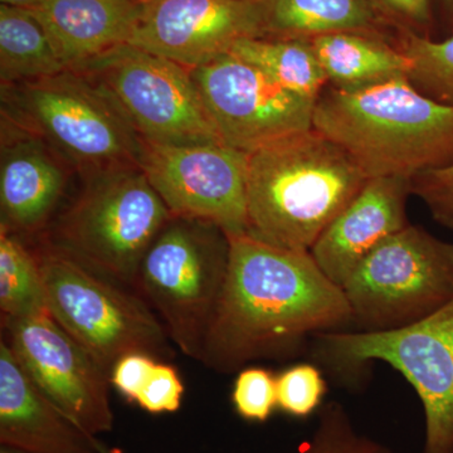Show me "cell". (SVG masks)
Masks as SVG:
<instances>
[{
	"label": "cell",
	"mask_w": 453,
	"mask_h": 453,
	"mask_svg": "<svg viewBox=\"0 0 453 453\" xmlns=\"http://www.w3.org/2000/svg\"><path fill=\"white\" fill-rule=\"evenodd\" d=\"M228 271L199 363L232 374L266 359H292L318 334L347 330L344 291L311 253L229 235Z\"/></svg>",
	"instance_id": "obj_1"
},
{
	"label": "cell",
	"mask_w": 453,
	"mask_h": 453,
	"mask_svg": "<svg viewBox=\"0 0 453 453\" xmlns=\"http://www.w3.org/2000/svg\"><path fill=\"white\" fill-rule=\"evenodd\" d=\"M368 180L356 160L314 127L258 149L247 163L246 234L310 252Z\"/></svg>",
	"instance_id": "obj_2"
},
{
	"label": "cell",
	"mask_w": 453,
	"mask_h": 453,
	"mask_svg": "<svg viewBox=\"0 0 453 453\" xmlns=\"http://www.w3.org/2000/svg\"><path fill=\"white\" fill-rule=\"evenodd\" d=\"M312 127L342 146L368 178L412 179L453 164V106L408 79L357 91L327 88Z\"/></svg>",
	"instance_id": "obj_3"
},
{
	"label": "cell",
	"mask_w": 453,
	"mask_h": 453,
	"mask_svg": "<svg viewBox=\"0 0 453 453\" xmlns=\"http://www.w3.org/2000/svg\"><path fill=\"white\" fill-rule=\"evenodd\" d=\"M310 351L315 365L345 388L359 389L378 360L401 372L425 413L422 453H453V300L399 329L318 334Z\"/></svg>",
	"instance_id": "obj_4"
},
{
	"label": "cell",
	"mask_w": 453,
	"mask_h": 453,
	"mask_svg": "<svg viewBox=\"0 0 453 453\" xmlns=\"http://www.w3.org/2000/svg\"><path fill=\"white\" fill-rule=\"evenodd\" d=\"M172 217L139 166H118L85 178L46 241L134 290L146 251Z\"/></svg>",
	"instance_id": "obj_5"
},
{
	"label": "cell",
	"mask_w": 453,
	"mask_h": 453,
	"mask_svg": "<svg viewBox=\"0 0 453 453\" xmlns=\"http://www.w3.org/2000/svg\"><path fill=\"white\" fill-rule=\"evenodd\" d=\"M2 119L49 142L83 178L139 166L142 138L112 101L77 71L2 85Z\"/></svg>",
	"instance_id": "obj_6"
},
{
	"label": "cell",
	"mask_w": 453,
	"mask_h": 453,
	"mask_svg": "<svg viewBox=\"0 0 453 453\" xmlns=\"http://www.w3.org/2000/svg\"><path fill=\"white\" fill-rule=\"evenodd\" d=\"M47 311L107 372L120 357H175L165 327L138 292L89 270L47 242L37 250Z\"/></svg>",
	"instance_id": "obj_7"
},
{
	"label": "cell",
	"mask_w": 453,
	"mask_h": 453,
	"mask_svg": "<svg viewBox=\"0 0 453 453\" xmlns=\"http://www.w3.org/2000/svg\"><path fill=\"white\" fill-rule=\"evenodd\" d=\"M231 241L214 223L173 216L146 251L135 288L173 344L199 362L228 271Z\"/></svg>",
	"instance_id": "obj_8"
},
{
	"label": "cell",
	"mask_w": 453,
	"mask_h": 453,
	"mask_svg": "<svg viewBox=\"0 0 453 453\" xmlns=\"http://www.w3.org/2000/svg\"><path fill=\"white\" fill-rule=\"evenodd\" d=\"M360 332H386L453 300V243L408 225L380 243L342 285Z\"/></svg>",
	"instance_id": "obj_9"
},
{
	"label": "cell",
	"mask_w": 453,
	"mask_h": 453,
	"mask_svg": "<svg viewBox=\"0 0 453 453\" xmlns=\"http://www.w3.org/2000/svg\"><path fill=\"white\" fill-rule=\"evenodd\" d=\"M118 107L140 138L159 144L220 142L192 70L131 44L71 68Z\"/></svg>",
	"instance_id": "obj_10"
},
{
	"label": "cell",
	"mask_w": 453,
	"mask_h": 453,
	"mask_svg": "<svg viewBox=\"0 0 453 453\" xmlns=\"http://www.w3.org/2000/svg\"><path fill=\"white\" fill-rule=\"evenodd\" d=\"M192 74L220 142L231 148L251 154L312 127L314 101L232 53L193 68Z\"/></svg>",
	"instance_id": "obj_11"
},
{
	"label": "cell",
	"mask_w": 453,
	"mask_h": 453,
	"mask_svg": "<svg viewBox=\"0 0 453 453\" xmlns=\"http://www.w3.org/2000/svg\"><path fill=\"white\" fill-rule=\"evenodd\" d=\"M249 154L223 142L159 144L142 139L139 166L173 216L247 234Z\"/></svg>",
	"instance_id": "obj_12"
},
{
	"label": "cell",
	"mask_w": 453,
	"mask_h": 453,
	"mask_svg": "<svg viewBox=\"0 0 453 453\" xmlns=\"http://www.w3.org/2000/svg\"><path fill=\"white\" fill-rule=\"evenodd\" d=\"M2 332L35 386L77 427L94 437L112 431L109 372L49 312L2 319Z\"/></svg>",
	"instance_id": "obj_13"
},
{
	"label": "cell",
	"mask_w": 453,
	"mask_h": 453,
	"mask_svg": "<svg viewBox=\"0 0 453 453\" xmlns=\"http://www.w3.org/2000/svg\"><path fill=\"white\" fill-rule=\"evenodd\" d=\"M262 37L266 0H142L129 44L193 70Z\"/></svg>",
	"instance_id": "obj_14"
},
{
	"label": "cell",
	"mask_w": 453,
	"mask_h": 453,
	"mask_svg": "<svg viewBox=\"0 0 453 453\" xmlns=\"http://www.w3.org/2000/svg\"><path fill=\"white\" fill-rule=\"evenodd\" d=\"M70 166L49 142L2 119L0 226L22 238L41 232L64 196Z\"/></svg>",
	"instance_id": "obj_15"
},
{
	"label": "cell",
	"mask_w": 453,
	"mask_h": 453,
	"mask_svg": "<svg viewBox=\"0 0 453 453\" xmlns=\"http://www.w3.org/2000/svg\"><path fill=\"white\" fill-rule=\"evenodd\" d=\"M410 179L371 178L310 250L325 275L342 288L356 268L390 235L410 225Z\"/></svg>",
	"instance_id": "obj_16"
},
{
	"label": "cell",
	"mask_w": 453,
	"mask_h": 453,
	"mask_svg": "<svg viewBox=\"0 0 453 453\" xmlns=\"http://www.w3.org/2000/svg\"><path fill=\"white\" fill-rule=\"evenodd\" d=\"M35 386L8 342H0V445L28 453H100Z\"/></svg>",
	"instance_id": "obj_17"
},
{
	"label": "cell",
	"mask_w": 453,
	"mask_h": 453,
	"mask_svg": "<svg viewBox=\"0 0 453 453\" xmlns=\"http://www.w3.org/2000/svg\"><path fill=\"white\" fill-rule=\"evenodd\" d=\"M142 0H42L32 9L68 70L129 43Z\"/></svg>",
	"instance_id": "obj_18"
},
{
	"label": "cell",
	"mask_w": 453,
	"mask_h": 453,
	"mask_svg": "<svg viewBox=\"0 0 453 453\" xmlns=\"http://www.w3.org/2000/svg\"><path fill=\"white\" fill-rule=\"evenodd\" d=\"M309 41L330 88L350 92L408 79L410 59L377 35L338 32Z\"/></svg>",
	"instance_id": "obj_19"
},
{
	"label": "cell",
	"mask_w": 453,
	"mask_h": 453,
	"mask_svg": "<svg viewBox=\"0 0 453 453\" xmlns=\"http://www.w3.org/2000/svg\"><path fill=\"white\" fill-rule=\"evenodd\" d=\"M380 23L369 0H266L267 37L310 40L338 32L375 35Z\"/></svg>",
	"instance_id": "obj_20"
},
{
	"label": "cell",
	"mask_w": 453,
	"mask_h": 453,
	"mask_svg": "<svg viewBox=\"0 0 453 453\" xmlns=\"http://www.w3.org/2000/svg\"><path fill=\"white\" fill-rule=\"evenodd\" d=\"M68 70L31 11L0 5V82L33 81Z\"/></svg>",
	"instance_id": "obj_21"
},
{
	"label": "cell",
	"mask_w": 453,
	"mask_h": 453,
	"mask_svg": "<svg viewBox=\"0 0 453 453\" xmlns=\"http://www.w3.org/2000/svg\"><path fill=\"white\" fill-rule=\"evenodd\" d=\"M229 53L257 65L288 91L314 103L329 85L309 40L249 38L237 42Z\"/></svg>",
	"instance_id": "obj_22"
},
{
	"label": "cell",
	"mask_w": 453,
	"mask_h": 453,
	"mask_svg": "<svg viewBox=\"0 0 453 453\" xmlns=\"http://www.w3.org/2000/svg\"><path fill=\"white\" fill-rule=\"evenodd\" d=\"M0 312L2 319L47 311L40 264L20 235L0 226Z\"/></svg>",
	"instance_id": "obj_23"
},
{
	"label": "cell",
	"mask_w": 453,
	"mask_h": 453,
	"mask_svg": "<svg viewBox=\"0 0 453 453\" xmlns=\"http://www.w3.org/2000/svg\"><path fill=\"white\" fill-rule=\"evenodd\" d=\"M399 49L410 59L408 80L426 96L453 106V35L434 41L405 32Z\"/></svg>",
	"instance_id": "obj_24"
},
{
	"label": "cell",
	"mask_w": 453,
	"mask_h": 453,
	"mask_svg": "<svg viewBox=\"0 0 453 453\" xmlns=\"http://www.w3.org/2000/svg\"><path fill=\"white\" fill-rule=\"evenodd\" d=\"M316 417L314 432L295 453H393L389 446L360 434L340 402H325Z\"/></svg>",
	"instance_id": "obj_25"
},
{
	"label": "cell",
	"mask_w": 453,
	"mask_h": 453,
	"mask_svg": "<svg viewBox=\"0 0 453 453\" xmlns=\"http://www.w3.org/2000/svg\"><path fill=\"white\" fill-rule=\"evenodd\" d=\"M327 395L325 372L315 363H297L277 374V410L297 421L320 412Z\"/></svg>",
	"instance_id": "obj_26"
},
{
	"label": "cell",
	"mask_w": 453,
	"mask_h": 453,
	"mask_svg": "<svg viewBox=\"0 0 453 453\" xmlns=\"http://www.w3.org/2000/svg\"><path fill=\"white\" fill-rule=\"evenodd\" d=\"M232 404L235 413L251 423H266L277 410V375L262 366H244L237 372Z\"/></svg>",
	"instance_id": "obj_27"
},
{
	"label": "cell",
	"mask_w": 453,
	"mask_h": 453,
	"mask_svg": "<svg viewBox=\"0 0 453 453\" xmlns=\"http://www.w3.org/2000/svg\"><path fill=\"white\" fill-rule=\"evenodd\" d=\"M412 196L421 199L438 225L453 231V164L411 179Z\"/></svg>",
	"instance_id": "obj_28"
},
{
	"label": "cell",
	"mask_w": 453,
	"mask_h": 453,
	"mask_svg": "<svg viewBox=\"0 0 453 453\" xmlns=\"http://www.w3.org/2000/svg\"><path fill=\"white\" fill-rule=\"evenodd\" d=\"M184 386L174 365L157 362L135 403L150 414L174 413L183 399Z\"/></svg>",
	"instance_id": "obj_29"
},
{
	"label": "cell",
	"mask_w": 453,
	"mask_h": 453,
	"mask_svg": "<svg viewBox=\"0 0 453 453\" xmlns=\"http://www.w3.org/2000/svg\"><path fill=\"white\" fill-rule=\"evenodd\" d=\"M157 362L159 360L155 357L142 353L127 354L120 357L110 372L113 388L131 403H135Z\"/></svg>",
	"instance_id": "obj_30"
},
{
	"label": "cell",
	"mask_w": 453,
	"mask_h": 453,
	"mask_svg": "<svg viewBox=\"0 0 453 453\" xmlns=\"http://www.w3.org/2000/svg\"><path fill=\"white\" fill-rule=\"evenodd\" d=\"M380 19L418 35L432 22L431 0H369Z\"/></svg>",
	"instance_id": "obj_31"
},
{
	"label": "cell",
	"mask_w": 453,
	"mask_h": 453,
	"mask_svg": "<svg viewBox=\"0 0 453 453\" xmlns=\"http://www.w3.org/2000/svg\"><path fill=\"white\" fill-rule=\"evenodd\" d=\"M2 4L9 5V7H16L20 9H27V11H32L37 7L42 0H0Z\"/></svg>",
	"instance_id": "obj_32"
},
{
	"label": "cell",
	"mask_w": 453,
	"mask_h": 453,
	"mask_svg": "<svg viewBox=\"0 0 453 453\" xmlns=\"http://www.w3.org/2000/svg\"><path fill=\"white\" fill-rule=\"evenodd\" d=\"M96 445L100 453H122L120 449H112V447L107 446L106 443H104L98 437L96 440Z\"/></svg>",
	"instance_id": "obj_33"
},
{
	"label": "cell",
	"mask_w": 453,
	"mask_h": 453,
	"mask_svg": "<svg viewBox=\"0 0 453 453\" xmlns=\"http://www.w3.org/2000/svg\"><path fill=\"white\" fill-rule=\"evenodd\" d=\"M441 3H442L447 13L453 17V0H441Z\"/></svg>",
	"instance_id": "obj_34"
},
{
	"label": "cell",
	"mask_w": 453,
	"mask_h": 453,
	"mask_svg": "<svg viewBox=\"0 0 453 453\" xmlns=\"http://www.w3.org/2000/svg\"><path fill=\"white\" fill-rule=\"evenodd\" d=\"M0 453H28L20 451V449H13V447L0 445Z\"/></svg>",
	"instance_id": "obj_35"
}]
</instances>
